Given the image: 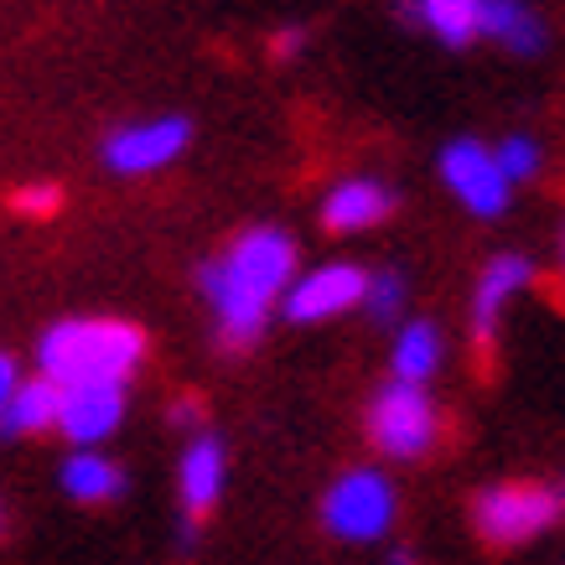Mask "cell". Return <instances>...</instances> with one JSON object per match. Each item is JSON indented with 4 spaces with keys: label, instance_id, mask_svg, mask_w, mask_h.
Wrapping results in <instances>:
<instances>
[{
    "label": "cell",
    "instance_id": "6da1fadb",
    "mask_svg": "<svg viewBox=\"0 0 565 565\" xmlns=\"http://www.w3.org/2000/svg\"><path fill=\"white\" fill-rule=\"evenodd\" d=\"M296 270V244L286 228H244L218 259L203 265V291L218 311V332L228 348H249L270 322L275 296L286 291V280Z\"/></svg>",
    "mask_w": 565,
    "mask_h": 565
},
{
    "label": "cell",
    "instance_id": "7a4b0ae2",
    "mask_svg": "<svg viewBox=\"0 0 565 565\" xmlns=\"http://www.w3.org/2000/svg\"><path fill=\"white\" fill-rule=\"evenodd\" d=\"M146 359V332L115 317H68L42 332L36 369L57 390H84V384H120Z\"/></svg>",
    "mask_w": 565,
    "mask_h": 565
},
{
    "label": "cell",
    "instance_id": "3957f363",
    "mask_svg": "<svg viewBox=\"0 0 565 565\" xmlns=\"http://www.w3.org/2000/svg\"><path fill=\"white\" fill-rule=\"evenodd\" d=\"M322 524L338 540H379L394 524V488L374 467H353L327 488Z\"/></svg>",
    "mask_w": 565,
    "mask_h": 565
},
{
    "label": "cell",
    "instance_id": "277c9868",
    "mask_svg": "<svg viewBox=\"0 0 565 565\" xmlns=\"http://www.w3.org/2000/svg\"><path fill=\"white\" fill-rule=\"evenodd\" d=\"M561 514V498L545 482H498L478 498V534L488 545H524L540 530H550Z\"/></svg>",
    "mask_w": 565,
    "mask_h": 565
},
{
    "label": "cell",
    "instance_id": "5b68a950",
    "mask_svg": "<svg viewBox=\"0 0 565 565\" xmlns=\"http://www.w3.org/2000/svg\"><path fill=\"white\" fill-rule=\"evenodd\" d=\"M369 436L384 457H420L436 441V405H430L426 390L415 384H390V390L374 394L369 405Z\"/></svg>",
    "mask_w": 565,
    "mask_h": 565
},
{
    "label": "cell",
    "instance_id": "8992f818",
    "mask_svg": "<svg viewBox=\"0 0 565 565\" xmlns=\"http://www.w3.org/2000/svg\"><path fill=\"white\" fill-rule=\"evenodd\" d=\"M192 140V125L182 115H161V120H140V125H125L115 136L104 140V167L120 177H146V172H161L167 161L188 151Z\"/></svg>",
    "mask_w": 565,
    "mask_h": 565
},
{
    "label": "cell",
    "instance_id": "52a82bcc",
    "mask_svg": "<svg viewBox=\"0 0 565 565\" xmlns=\"http://www.w3.org/2000/svg\"><path fill=\"white\" fill-rule=\"evenodd\" d=\"M441 182L462 198L478 218H498L509 207V182L498 177L493 151L482 140H451L441 151Z\"/></svg>",
    "mask_w": 565,
    "mask_h": 565
},
{
    "label": "cell",
    "instance_id": "ba28073f",
    "mask_svg": "<svg viewBox=\"0 0 565 565\" xmlns=\"http://www.w3.org/2000/svg\"><path fill=\"white\" fill-rule=\"evenodd\" d=\"M363 280H369V275H363L359 265H348V259L317 265V270L301 275L291 286L286 317H291V322H327V317H338V311H348V307H363Z\"/></svg>",
    "mask_w": 565,
    "mask_h": 565
},
{
    "label": "cell",
    "instance_id": "9c48e42d",
    "mask_svg": "<svg viewBox=\"0 0 565 565\" xmlns=\"http://www.w3.org/2000/svg\"><path fill=\"white\" fill-rule=\"evenodd\" d=\"M125 420V390L120 384H84V390L57 394V430L78 451H94L104 436H115Z\"/></svg>",
    "mask_w": 565,
    "mask_h": 565
},
{
    "label": "cell",
    "instance_id": "30bf717a",
    "mask_svg": "<svg viewBox=\"0 0 565 565\" xmlns=\"http://www.w3.org/2000/svg\"><path fill=\"white\" fill-rule=\"evenodd\" d=\"M394 213V192L374 177H353V182H338L322 203V223L332 234H359V228H374Z\"/></svg>",
    "mask_w": 565,
    "mask_h": 565
},
{
    "label": "cell",
    "instance_id": "8fae6325",
    "mask_svg": "<svg viewBox=\"0 0 565 565\" xmlns=\"http://www.w3.org/2000/svg\"><path fill=\"white\" fill-rule=\"evenodd\" d=\"M534 265L524 255H498L488 270H482L478 280V296H472V338H478V348H493V327H498V311H503V301L519 291V286H530Z\"/></svg>",
    "mask_w": 565,
    "mask_h": 565
},
{
    "label": "cell",
    "instance_id": "7c38bea8",
    "mask_svg": "<svg viewBox=\"0 0 565 565\" xmlns=\"http://www.w3.org/2000/svg\"><path fill=\"white\" fill-rule=\"evenodd\" d=\"M177 488H182V509L188 519H203L223 493V446L213 436H198V441L182 451V472H177Z\"/></svg>",
    "mask_w": 565,
    "mask_h": 565
},
{
    "label": "cell",
    "instance_id": "4fadbf2b",
    "mask_svg": "<svg viewBox=\"0 0 565 565\" xmlns=\"http://www.w3.org/2000/svg\"><path fill=\"white\" fill-rule=\"evenodd\" d=\"M57 384L47 379H21L17 394H11V405L0 411V430L6 436H36V430H52L57 426Z\"/></svg>",
    "mask_w": 565,
    "mask_h": 565
},
{
    "label": "cell",
    "instance_id": "5bb4252c",
    "mask_svg": "<svg viewBox=\"0 0 565 565\" xmlns=\"http://www.w3.org/2000/svg\"><path fill=\"white\" fill-rule=\"evenodd\" d=\"M63 493L78 503H115L125 493V472L99 451H73L63 462Z\"/></svg>",
    "mask_w": 565,
    "mask_h": 565
},
{
    "label": "cell",
    "instance_id": "9a60e30c",
    "mask_svg": "<svg viewBox=\"0 0 565 565\" xmlns=\"http://www.w3.org/2000/svg\"><path fill=\"white\" fill-rule=\"evenodd\" d=\"M441 369V332L430 322L399 327V343H394V384H426Z\"/></svg>",
    "mask_w": 565,
    "mask_h": 565
},
{
    "label": "cell",
    "instance_id": "2e32d148",
    "mask_svg": "<svg viewBox=\"0 0 565 565\" xmlns=\"http://www.w3.org/2000/svg\"><path fill=\"white\" fill-rule=\"evenodd\" d=\"M482 36H498V42L509 52H519V57H534V52L545 47L540 17L524 11V6H509V0H488V6H482Z\"/></svg>",
    "mask_w": 565,
    "mask_h": 565
},
{
    "label": "cell",
    "instance_id": "e0dca14e",
    "mask_svg": "<svg viewBox=\"0 0 565 565\" xmlns=\"http://www.w3.org/2000/svg\"><path fill=\"white\" fill-rule=\"evenodd\" d=\"M415 17L426 21L446 47H472L482 36V0H426Z\"/></svg>",
    "mask_w": 565,
    "mask_h": 565
},
{
    "label": "cell",
    "instance_id": "ac0fdd59",
    "mask_svg": "<svg viewBox=\"0 0 565 565\" xmlns=\"http://www.w3.org/2000/svg\"><path fill=\"white\" fill-rule=\"evenodd\" d=\"M493 167H498V177H503L509 188H514V182H530V177L540 172V146H534L530 136H509L493 151Z\"/></svg>",
    "mask_w": 565,
    "mask_h": 565
},
{
    "label": "cell",
    "instance_id": "d6986e66",
    "mask_svg": "<svg viewBox=\"0 0 565 565\" xmlns=\"http://www.w3.org/2000/svg\"><path fill=\"white\" fill-rule=\"evenodd\" d=\"M363 301L374 311V322H394L405 307V275L399 270H374L363 280Z\"/></svg>",
    "mask_w": 565,
    "mask_h": 565
},
{
    "label": "cell",
    "instance_id": "ffe728a7",
    "mask_svg": "<svg viewBox=\"0 0 565 565\" xmlns=\"http://www.w3.org/2000/svg\"><path fill=\"white\" fill-rule=\"evenodd\" d=\"M11 207L26 213V218H52V213L63 207V188H57V182H26V188H17Z\"/></svg>",
    "mask_w": 565,
    "mask_h": 565
},
{
    "label": "cell",
    "instance_id": "44dd1931",
    "mask_svg": "<svg viewBox=\"0 0 565 565\" xmlns=\"http://www.w3.org/2000/svg\"><path fill=\"white\" fill-rule=\"evenodd\" d=\"M17 384H21L17 359H11V353H0V411L11 405V394H17Z\"/></svg>",
    "mask_w": 565,
    "mask_h": 565
},
{
    "label": "cell",
    "instance_id": "7402d4cb",
    "mask_svg": "<svg viewBox=\"0 0 565 565\" xmlns=\"http://www.w3.org/2000/svg\"><path fill=\"white\" fill-rule=\"evenodd\" d=\"M172 426H182V430L203 426V399H177V405H172Z\"/></svg>",
    "mask_w": 565,
    "mask_h": 565
},
{
    "label": "cell",
    "instance_id": "603a6c76",
    "mask_svg": "<svg viewBox=\"0 0 565 565\" xmlns=\"http://www.w3.org/2000/svg\"><path fill=\"white\" fill-rule=\"evenodd\" d=\"M275 57H291V52H301L307 47V32H301V26H286V32H275Z\"/></svg>",
    "mask_w": 565,
    "mask_h": 565
}]
</instances>
